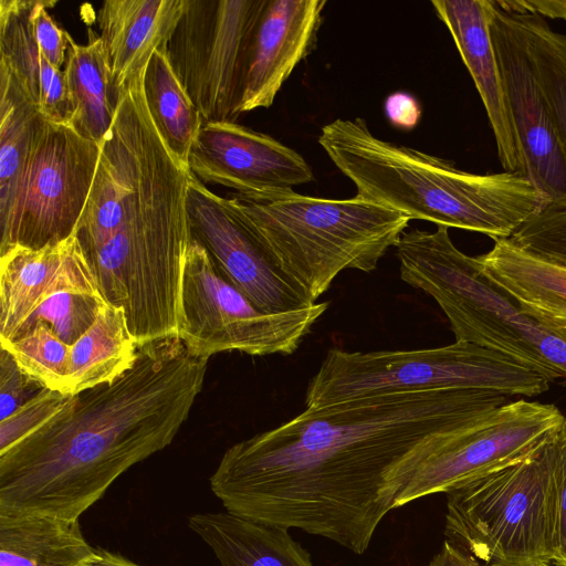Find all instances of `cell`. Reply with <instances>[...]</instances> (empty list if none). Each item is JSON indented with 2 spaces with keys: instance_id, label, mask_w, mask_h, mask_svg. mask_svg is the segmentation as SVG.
<instances>
[{
  "instance_id": "31",
  "label": "cell",
  "mask_w": 566,
  "mask_h": 566,
  "mask_svg": "<svg viewBox=\"0 0 566 566\" xmlns=\"http://www.w3.org/2000/svg\"><path fill=\"white\" fill-rule=\"evenodd\" d=\"M509 239L534 255L566 266V200L546 202Z\"/></svg>"
},
{
  "instance_id": "34",
  "label": "cell",
  "mask_w": 566,
  "mask_h": 566,
  "mask_svg": "<svg viewBox=\"0 0 566 566\" xmlns=\"http://www.w3.org/2000/svg\"><path fill=\"white\" fill-rule=\"evenodd\" d=\"M55 4L56 1L33 0L30 22L43 56L55 69L63 70L70 34L60 28L48 12V9Z\"/></svg>"
},
{
  "instance_id": "35",
  "label": "cell",
  "mask_w": 566,
  "mask_h": 566,
  "mask_svg": "<svg viewBox=\"0 0 566 566\" xmlns=\"http://www.w3.org/2000/svg\"><path fill=\"white\" fill-rule=\"evenodd\" d=\"M42 388L19 367L7 349L0 347V420L12 415Z\"/></svg>"
},
{
  "instance_id": "18",
  "label": "cell",
  "mask_w": 566,
  "mask_h": 566,
  "mask_svg": "<svg viewBox=\"0 0 566 566\" xmlns=\"http://www.w3.org/2000/svg\"><path fill=\"white\" fill-rule=\"evenodd\" d=\"M481 96L504 171L518 172L521 158L490 34L491 0H433Z\"/></svg>"
},
{
  "instance_id": "2",
  "label": "cell",
  "mask_w": 566,
  "mask_h": 566,
  "mask_svg": "<svg viewBox=\"0 0 566 566\" xmlns=\"http://www.w3.org/2000/svg\"><path fill=\"white\" fill-rule=\"evenodd\" d=\"M207 363L177 336L138 347L127 373L73 395L0 453V513L80 520L117 478L172 442L202 390Z\"/></svg>"
},
{
  "instance_id": "22",
  "label": "cell",
  "mask_w": 566,
  "mask_h": 566,
  "mask_svg": "<svg viewBox=\"0 0 566 566\" xmlns=\"http://www.w3.org/2000/svg\"><path fill=\"white\" fill-rule=\"evenodd\" d=\"M32 6L33 0H0V63L48 119L70 124L64 72L51 65L39 49L30 22Z\"/></svg>"
},
{
  "instance_id": "32",
  "label": "cell",
  "mask_w": 566,
  "mask_h": 566,
  "mask_svg": "<svg viewBox=\"0 0 566 566\" xmlns=\"http://www.w3.org/2000/svg\"><path fill=\"white\" fill-rule=\"evenodd\" d=\"M73 395L42 388L8 418L0 420V453L33 433L57 415Z\"/></svg>"
},
{
  "instance_id": "25",
  "label": "cell",
  "mask_w": 566,
  "mask_h": 566,
  "mask_svg": "<svg viewBox=\"0 0 566 566\" xmlns=\"http://www.w3.org/2000/svg\"><path fill=\"white\" fill-rule=\"evenodd\" d=\"M137 356L124 308L105 303L92 326L70 346L64 394L77 395L115 381Z\"/></svg>"
},
{
  "instance_id": "5",
  "label": "cell",
  "mask_w": 566,
  "mask_h": 566,
  "mask_svg": "<svg viewBox=\"0 0 566 566\" xmlns=\"http://www.w3.org/2000/svg\"><path fill=\"white\" fill-rule=\"evenodd\" d=\"M233 199L277 268L312 303L342 271L375 270L410 221L357 196L337 200L285 190Z\"/></svg>"
},
{
  "instance_id": "40",
  "label": "cell",
  "mask_w": 566,
  "mask_h": 566,
  "mask_svg": "<svg viewBox=\"0 0 566 566\" xmlns=\"http://www.w3.org/2000/svg\"><path fill=\"white\" fill-rule=\"evenodd\" d=\"M557 566H566V563H564V564H560V565H557Z\"/></svg>"
},
{
  "instance_id": "14",
  "label": "cell",
  "mask_w": 566,
  "mask_h": 566,
  "mask_svg": "<svg viewBox=\"0 0 566 566\" xmlns=\"http://www.w3.org/2000/svg\"><path fill=\"white\" fill-rule=\"evenodd\" d=\"M490 34L520 153V174L548 201H565L566 155L533 72L525 36L514 14L494 1Z\"/></svg>"
},
{
  "instance_id": "13",
  "label": "cell",
  "mask_w": 566,
  "mask_h": 566,
  "mask_svg": "<svg viewBox=\"0 0 566 566\" xmlns=\"http://www.w3.org/2000/svg\"><path fill=\"white\" fill-rule=\"evenodd\" d=\"M187 212L191 237L258 308L281 313L314 304L277 268L237 201L216 195L191 172Z\"/></svg>"
},
{
  "instance_id": "3",
  "label": "cell",
  "mask_w": 566,
  "mask_h": 566,
  "mask_svg": "<svg viewBox=\"0 0 566 566\" xmlns=\"http://www.w3.org/2000/svg\"><path fill=\"white\" fill-rule=\"evenodd\" d=\"M145 72V71H144ZM144 72L122 88L74 234L104 300L125 311L138 347L178 335L190 170L171 156L144 95Z\"/></svg>"
},
{
  "instance_id": "15",
  "label": "cell",
  "mask_w": 566,
  "mask_h": 566,
  "mask_svg": "<svg viewBox=\"0 0 566 566\" xmlns=\"http://www.w3.org/2000/svg\"><path fill=\"white\" fill-rule=\"evenodd\" d=\"M188 168L201 182L221 185L241 197L293 190L314 179L297 151L237 122H203Z\"/></svg>"
},
{
  "instance_id": "36",
  "label": "cell",
  "mask_w": 566,
  "mask_h": 566,
  "mask_svg": "<svg viewBox=\"0 0 566 566\" xmlns=\"http://www.w3.org/2000/svg\"><path fill=\"white\" fill-rule=\"evenodd\" d=\"M384 111L392 126L410 130L421 118V106L418 99L406 92H395L387 96Z\"/></svg>"
},
{
  "instance_id": "6",
  "label": "cell",
  "mask_w": 566,
  "mask_h": 566,
  "mask_svg": "<svg viewBox=\"0 0 566 566\" xmlns=\"http://www.w3.org/2000/svg\"><path fill=\"white\" fill-rule=\"evenodd\" d=\"M395 248L401 280L438 303L457 342L499 352L551 382L566 379V340L524 314L447 227L403 232Z\"/></svg>"
},
{
  "instance_id": "27",
  "label": "cell",
  "mask_w": 566,
  "mask_h": 566,
  "mask_svg": "<svg viewBox=\"0 0 566 566\" xmlns=\"http://www.w3.org/2000/svg\"><path fill=\"white\" fill-rule=\"evenodd\" d=\"M143 84L147 108L158 134L174 159L189 169V153L203 119L175 74L167 46L151 55Z\"/></svg>"
},
{
  "instance_id": "39",
  "label": "cell",
  "mask_w": 566,
  "mask_h": 566,
  "mask_svg": "<svg viewBox=\"0 0 566 566\" xmlns=\"http://www.w3.org/2000/svg\"><path fill=\"white\" fill-rule=\"evenodd\" d=\"M88 566H142L126 556L102 547H96V555Z\"/></svg>"
},
{
  "instance_id": "1",
  "label": "cell",
  "mask_w": 566,
  "mask_h": 566,
  "mask_svg": "<svg viewBox=\"0 0 566 566\" xmlns=\"http://www.w3.org/2000/svg\"><path fill=\"white\" fill-rule=\"evenodd\" d=\"M506 402L500 392L461 389L306 408L227 449L210 489L231 514L360 555L420 465Z\"/></svg>"
},
{
  "instance_id": "38",
  "label": "cell",
  "mask_w": 566,
  "mask_h": 566,
  "mask_svg": "<svg viewBox=\"0 0 566 566\" xmlns=\"http://www.w3.org/2000/svg\"><path fill=\"white\" fill-rule=\"evenodd\" d=\"M426 566H485L470 553L446 539L441 549Z\"/></svg>"
},
{
  "instance_id": "33",
  "label": "cell",
  "mask_w": 566,
  "mask_h": 566,
  "mask_svg": "<svg viewBox=\"0 0 566 566\" xmlns=\"http://www.w3.org/2000/svg\"><path fill=\"white\" fill-rule=\"evenodd\" d=\"M552 527L555 566L566 563V427L553 442Z\"/></svg>"
},
{
  "instance_id": "10",
  "label": "cell",
  "mask_w": 566,
  "mask_h": 566,
  "mask_svg": "<svg viewBox=\"0 0 566 566\" xmlns=\"http://www.w3.org/2000/svg\"><path fill=\"white\" fill-rule=\"evenodd\" d=\"M264 2L185 0L167 56L203 122L241 115L249 45Z\"/></svg>"
},
{
  "instance_id": "30",
  "label": "cell",
  "mask_w": 566,
  "mask_h": 566,
  "mask_svg": "<svg viewBox=\"0 0 566 566\" xmlns=\"http://www.w3.org/2000/svg\"><path fill=\"white\" fill-rule=\"evenodd\" d=\"M105 303L107 302L103 297L87 294H54L41 303L25 319L15 338L27 333L36 323H44L71 346L92 326Z\"/></svg>"
},
{
  "instance_id": "19",
  "label": "cell",
  "mask_w": 566,
  "mask_h": 566,
  "mask_svg": "<svg viewBox=\"0 0 566 566\" xmlns=\"http://www.w3.org/2000/svg\"><path fill=\"white\" fill-rule=\"evenodd\" d=\"M185 0H106L97 12L113 85L120 93L144 72L158 49L167 46Z\"/></svg>"
},
{
  "instance_id": "20",
  "label": "cell",
  "mask_w": 566,
  "mask_h": 566,
  "mask_svg": "<svg viewBox=\"0 0 566 566\" xmlns=\"http://www.w3.org/2000/svg\"><path fill=\"white\" fill-rule=\"evenodd\" d=\"M483 274L520 310L566 340V266L534 255L510 239L476 256Z\"/></svg>"
},
{
  "instance_id": "12",
  "label": "cell",
  "mask_w": 566,
  "mask_h": 566,
  "mask_svg": "<svg viewBox=\"0 0 566 566\" xmlns=\"http://www.w3.org/2000/svg\"><path fill=\"white\" fill-rule=\"evenodd\" d=\"M566 417L552 403L518 399L485 415L424 461L395 507L449 493L530 457L553 442Z\"/></svg>"
},
{
  "instance_id": "9",
  "label": "cell",
  "mask_w": 566,
  "mask_h": 566,
  "mask_svg": "<svg viewBox=\"0 0 566 566\" xmlns=\"http://www.w3.org/2000/svg\"><path fill=\"white\" fill-rule=\"evenodd\" d=\"M328 302L281 313L258 308L217 270L206 249L192 238L184 268L177 337L195 357L226 352L253 356L296 350Z\"/></svg>"
},
{
  "instance_id": "29",
  "label": "cell",
  "mask_w": 566,
  "mask_h": 566,
  "mask_svg": "<svg viewBox=\"0 0 566 566\" xmlns=\"http://www.w3.org/2000/svg\"><path fill=\"white\" fill-rule=\"evenodd\" d=\"M19 367L42 387L64 394L70 345L46 324L36 323L14 340L2 344Z\"/></svg>"
},
{
  "instance_id": "16",
  "label": "cell",
  "mask_w": 566,
  "mask_h": 566,
  "mask_svg": "<svg viewBox=\"0 0 566 566\" xmlns=\"http://www.w3.org/2000/svg\"><path fill=\"white\" fill-rule=\"evenodd\" d=\"M57 293L103 297L74 232L38 250L14 247L0 254V345L12 342L38 306Z\"/></svg>"
},
{
  "instance_id": "17",
  "label": "cell",
  "mask_w": 566,
  "mask_h": 566,
  "mask_svg": "<svg viewBox=\"0 0 566 566\" xmlns=\"http://www.w3.org/2000/svg\"><path fill=\"white\" fill-rule=\"evenodd\" d=\"M326 0H265L251 36L240 113L270 107L315 48Z\"/></svg>"
},
{
  "instance_id": "26",
  "label": "cell",
  "mask_w": 566,
  "mask_h": 566,
  "mask_svg": "<svg viewBox=\"0 0 566 566\" xmlns=\"http://www.w3.org/2000/svg\"><path fill=\"white\" fill-rule=\"evenodd\" d=\"M45 116L0 63V223L8 218Z\"/></svg>"
},
{
  "instance_id": "7",
  "label": "cell",
  "mask_w": 566,
  "mask_h": 566,
  "mask_svg": "<svg viewBox=\"0 0 566 566\" xmlns=\"http://www.w3.org/2000/svg\"><path fill=\"white\" fill-rule=\"evenodd\" d=\"M551 384L510 357L468 342L410 350L332 348L308 382L305 403L319 408L370 396L461 389L535 397Z\"/></svg>"
},
{
  "instance_id": "8",
  "label": "cell",
  "mask_w": 566,
  "mask_h": 566,
  "mask_svg": "<svg viewBox=\"0 0 566 566\" xmlns=\"http://www.w3.org/2000/svg\"><path fill=\"white\" fill-rule=\"evenodd\" d=\"M553 442L520 462L447 493L448 541L488 566L554 563Z\"/></svg>"
},
{
  "instance_id": "23",
  "label": "cell",
  "mask_w": 566,
  "mask_h": 566,
  "mask_svg": "<svg viewBox=\"0 0 566 566\" xmlns=\"http://www.w3.org/2000/svg\"><path fill=\"white\" fill-rule=\"evenodd\" d=\"M95 555L80 520L0 513V566H88Z\"/></svg>"
},
{
  "instance_id": "11",
  "label": "cell",
  "mask_w": 566,
  "mask_h": 566,
  "mask_svg": "<svg viewBox=\"0 0 566 566\" xmlns=\"http://www.w3.org/2000/svg\"><path fill=\"white\" fill-rule=\"evenodd\" d=\"M101 146L48 118L36 137L12 209L0 223V254L59 243L74 232L94 180Z\"/></svg>"
},
{
  "instance_id": "37",
  "label": "cell",
  "mask_w": 566,
  "mask_h": 566,
  "mask_svg": "<svg viewBox=\"0 0 566 566\" xmlns=\"http://www.w3.org/2000/svg\"><path fill=\"white\" fill-rule=\"evenodd\" d=\"M494 2L510 12L533 13L551 19L566 20V0H497Z\"/></svg>"
},
{
  "instance_id": "28",
  "label": "cell",
  "mask_w": 566,
  "mask_h": 566,
  "mask_svg": "<svg viewBox=\"0 0 566 566\" xmlns=\"http://www.w3.org/2000/svg\"><path fill=\"white\" fill-rule=\"evenodd\" d=\"M512 13L525 36L533 72L566 155V34L553 30L541 15Z\"/></svg>"
},
{
  "instance_id": "24",
  "label": "cell",
  "mask_w": 566,
  "mask_h": 566,
  "mask_svg": "<svg viewBox=\"0 0 566 566\" xmlns=\"http://www.w3.org/2000/svg\"><path fill=\"white\" fill-rule=\"evenodd\" d=\"M63 72L71 106L70 125L101 146L119 101L102 39L78 44L70 35Z\"/></svg>"
},
{
  "instance_id": "4",
  "label": "cell",
  "mask_w": 566,
  "mask_h": 566,
  "mask_svg": "<svg viewBox=\"0 0 566 566\" xmlns=\"http://www.w3.org/2000/svg\"><path fill=\"white\" fill-rule=\"evenodd\" d=\"M318 144L357 197L411 219L509 239L547 198L518 172L478 175L423 151L376 137L366 120L337 118Z\"/></svg>"
},
{
  "instance_id": "21",
  "label": "cell",
  "mask_w": 566,
  "mask_h": 566,
  "mask_svg": "<svg viewBox=\"0 0 566 566\" xmlns=\"http://www.w3.org/2000/svg\"><path fill=\"white\" fill-rule=\"evenodd\" d=\"M189 528L213 552L220 566H315L285 527L229 512L196 513Z\"/></svg>"
}]
</instances>
